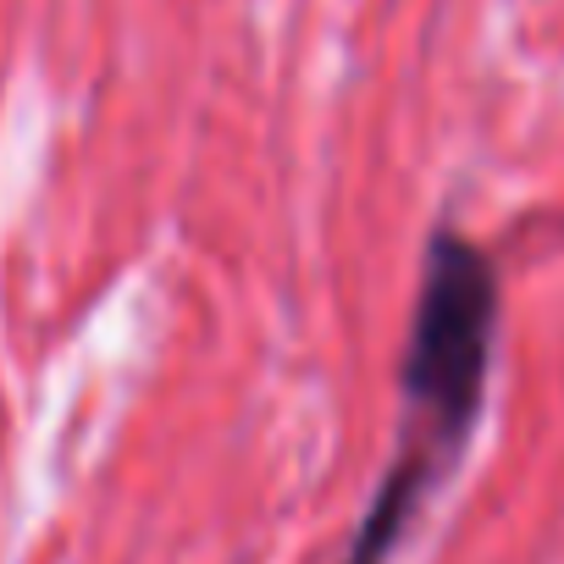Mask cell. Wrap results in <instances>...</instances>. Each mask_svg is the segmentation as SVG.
<instances>
[{
	"label": "cell",
	"instance_id": "cell-1",
	"mask_svg": "<svg viewBox=\"0 0 564 564\" xmlns=\"http://www.w3.org/2000/svg\"><path fill=\"white\" fill-rule=\"evenodd\" d=\"M498 349V265L459 227L426 238L410 338L399 360V443L349 536L344 564H388L426 498L470 448Z\"/></svg>",
	"mask_w": 564,
	"mask_h": 564
}]
</instances>
